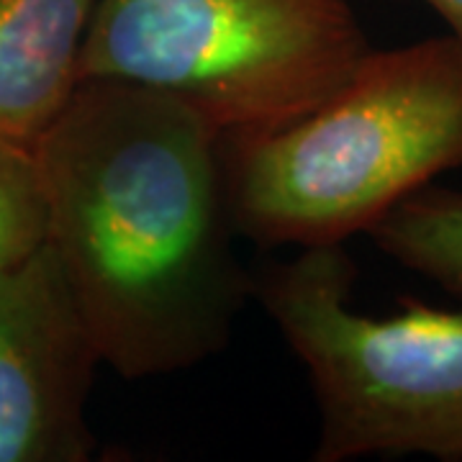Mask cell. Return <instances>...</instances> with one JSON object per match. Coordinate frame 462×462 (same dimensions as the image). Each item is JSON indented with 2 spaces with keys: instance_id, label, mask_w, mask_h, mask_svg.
<instances>
[{
  "instance_id": "obj_6",
  "label": "cell",
  "mask_w": 462,
  "mask_h": 462,
  "mask_svg": "<svg viewBox=\"0 0 462 462\" xmlns=\"http://www.w3.org/2000/svg\"><path fill=\"white\" fill-rule=\"evenodd\" d=\"M96 0H0V136L33 144L78 85Z\"/></svg>"
},
{
  "instance_id": "obj_9",
  "label": "cell",
  "mask_w": 462,
  "mask_h": 462,
  "mask_svg": "<svg viewBox=\"0 0 462 462\" xmlns=\"http://www.w3.org/2000/svg\"><path fill=\"white\" fill-rule=\"evenodd\" d=\"M431 8L445 18L449 33L462 44V0H424Z\"/></svg>"
},
{
  "instance_id": "obj_5",
  "label": "cell",
  "mask_w": 462,
  "mask_h": 462,
  "mask_svg": "<svg viewBox=\"0 0 462 462\" xmlns=\"http://www.w3.org/2000/svg\"><path fill=\"white\" fill-rule=\"evenodd\" d=\"M98 349L51 245L0 273V462H88Z\"/></svg>"
},
{
  "instance_id": "obj_4",
  "label": "cell",
  "mask_w": 462,
  "mask_h": 462,
  "mask_svg": "<svg viewBox=\"0 0 462 462\" xmlns=\"http://www.w3.org/2000/svg\"><path fill=\"white\" fill-rule=\"evenodd\" d=\"M370 50L349 0H96L78 80L172 93L234 142L314 111Z\"/></svg>"
},
{
  "instance_id": "obj_1",
  "label": "cell",
  "mask_w": 462,
  "mask_h": 462,
  "mask_svg": "<svg viewBox=\"0 0 462 462\" xmlns=\"http://www.w3.org/2000/svg\"><path fill=\"white\" fill-rule=\"evenodd\" d=\"M33 147L50 245L100 365L160 378L229 345L252 275L234 249L226 136L172 93L88 78Z\"/></svg>"
},
{
  "instance_id": "obj_2",
  "label": "cell",
  "mask_w": 462,
  "mask_h": 462,
  "mask_svg": "<svg viewBox=\"0 0 462 462\" xmlns=\"http://www.w3.org/2000/svg\"><path fill=\"white\" fill-rule=\"evenodd\" d=\"M226 165L236 234L264 249L345 245L462 167V44L370 50L314 111L226 142Z\"/></svg>"
},
{
  "instance_id": "obj_7",
  "label": "cell",
  "mask_w": 462,
  "mask_h": 462,
  "mask_svg": "<svg viewBox=\"0 0 462 462\" xmlns=\"http://www.w3.org/2000/svg\"><path fill=\"white\" fill-rule=\"evenodd\" d=\"M401 267L462 303V190L424 185L365 231Z\"/></svg>"
},
{
  "instance_id": "obj_8",
  "label": "cell",
  "mask_w": 462,
  "mask_h": 462,
  "mask_svg": "<svg viewBox=\"0 0 462 462\" xmlns=\"http://www.w3.org/2000/svg\"><path fill=\"white\" fill-rule=\"evenodd\" d=\"M50 245V199L36 147L0 136V273Z\"/></svg>"
},
{
  "instance_id": "obj_3",
  "label": "cell",
  "mask_w": 462,
  "mask_h": 462,
  "mask_svg": "<svg viewBox=\"0 0 462 462\" xmlns=\"http://www.w3.org/2000/svg\"><path fill=\"white\" fill-rule=\"evenodd\" d=\"M345 245L303 247L252 278V296L306 367L319 409L311 460L430 455L462 462V309L398 298L388 316L352 306Z\"/></svg>"
}]
</instances>
